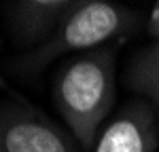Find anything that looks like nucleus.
Segmentation results:
<instances>
[{"label": "nucleus", "mask_w": 159, "mask_h": 152, "mask_svg": "<svg viewBox=\"0 0 159 152\" xmlns=\"http://www.w3.org/2000/svg\"><path fill=\"white\" fill-rule=\"evenodd\" d=\"M64 127L24 99L0 103V152H81Z\"/></svg>", "instance_id": "7ed1b4c3"}, {"label": "nucleus", "mask_w": 159, "mask_h": 152, "mask_svg": "<svg viewBox=\"0 0 159 152\" xmlns=\"http://www.w3.org/2000/svg\"><path fill=\"white\" fill-rule=\"evenodd\" d=\"M136 27L138 15L123 4L106 0H79L76 9L64 19L55 34L19 59L17 70L25 76L36 74L64 55L74 57L110 42H125Z\"/></svg>", "instance_id": "f03ea898"}, {"label": "nucleus", "mask_w": 159, "mask_h": 152, "mask_svg": "<svg viewBox=\"0 0 159 152\" xmlns=\"http://www.w3.org/2000/svg\"><path fill=\"white\" fill-rule=\"evenodd\" d=\"M123 40L74 55L53 76L51 95L66 129L85 152L93 148L117 99V55Z\"/></svg>", "instance_id": "f257e3e1"}, {"label": "nucleus", "mask_w": 159, "mask_h": 152, "mask_svg": "<svg viewBox=\"0 0 159 152\" xmlns=\"http://www.w3.org/2000/svg\"><path fill=\"white\" fill-rule=\"evenodd\" d=\"M147 30L153 38L159 40V2H155L153 9H151V15H148V21H147Z\"/></svg>", "instance_id": "0eeeda50"}, {"label": "nucleus", "mask_w": 159, "mask_h": 152, "mask_svg": "<svg viewBox=\"0 0 159 152\" xmlns=\"http://www.w3.org/2000/svg\"><path fill=\"white\" fill-rule=\"evenodd\" d=\"M127 85L155 110H159V40L134 55L127 68Z\"/></svg>", "instance_id": "423d86ee"}, {"label": "nucleus", "mask_w": 159, "mask_h": 152, "mask_svg": "<svg viewBox=\"0 0 159 152\" xmlns=\"http://www.w3.org/2000/svg\"><path fill=\"white\" fill-rule=\"evenodd\" d=\"M157 110L144 99H134L102 127L91 152H157Z\"/></svg>", "instance_id": "20e7f679"}, {"label": "nucleus", "mask_w": 159, "mask_h": 152, "mask_svg": "<svg viewBox=\"0 0 159 152\" xmlns=\"http://www.w3.org/2000/svg\"><path fill=\"white\" fill-rule=\"evenodd\" d=\"M79 0H15L4 4V13L15 40L36 49L49 40Z\"/></svg>", "instance_id": "39448f33"}, {"label": "nucleus", "mask_w": 159, "mask_h": 152, "mask_svg": "<svg viewBox=\"0 0 159 152\" xmlns=\"http://www.w3.org/2000/svg\"><path fill=\"white\" fill-rule=\"evenodd\" d=\"M2 89H7V80H4V76L0 74V91H2Z\"/></svg>", "instance_id": "6e6552de"}]
</instances>
